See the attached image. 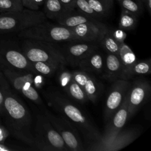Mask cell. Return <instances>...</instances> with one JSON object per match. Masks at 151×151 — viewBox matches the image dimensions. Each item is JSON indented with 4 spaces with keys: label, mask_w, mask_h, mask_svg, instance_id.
<instances>
[{
    "label": "cell",
    "mask_w": 151,
    "mask_h": 151,
    "mask_svg": "<svg viewBox=\"0 0 151 151\" xmlns=\"http://www.w3.org/2000/svg\"><path fill=\"white\" fill-rule=\"evenodd\" d=\"M3 113L9 132L14 137L33 147L32 118L25 104L14 94L6 82L4 87Z\"/></svg>",
    "instance_id": "6da1fadb"
},
{
    "label": "cell",
    "mask_w": 151,
    "mask_h": 151,
    "mask_svg": "<svg viewBox=\"0 0 151 151\" xmlns=\"http://www.w3.org/2000/svg\"><path fill=\"white\" fill-rule=\"evenodd\" d=\"M50 106L60 114L68 119L82 134L86 146L99 141L101 133L86 114L65 96L56 90H51L45 94Z\"/></svg>",
    "instance_id": "7a4b0ae2"
},
{
    "label": "cell",
    "mask_w": 151,
    "mask_h": 151,
    "mask_svg": "<svg viewBox=\"0 0 151 151\" xmlns=\"http://www.w3.org/2000/svg\"><path fill=\"white\" fill-rule=\"evenodd\" d=\"M20 38L50 43L79 41L71 28L47 21L18 32Z\"/></svg>",
    "instance_id": "3957f363"
},
{
    "label": "cell",
    "mask_w": 151,
    "mask_h": 151,
    "mask_svg": "<svg viewBox=\"0 0 151 151\" xmlns=\"http://www.w3.org/2000/svg\"><path fill=\"white\" fill-rule=\"evenodd\" d=\"M34 137L33 147L35 150L69 151L61 136L42 112L37 113Z\"/></svg>",
    "instance_id": "277c9868"
},
{
    "label": "cell",
    "mask_w": 151,
    "mask_h": 151,
    "mask_svg": "<svg viewBox=\"0 0 151 151\" xmlns=\"http://www.w3.org/2000/svg\"><path fill=\"white\" fill-rule=\"evenodd\" d=\"M42 11L24 8L18 11L0 13V34L19 32L47 21Z\"/></svg>",
    "instance_id": "5b68a950"
},
{
    "label": "cell",
    "mask_w": 151,
    "mask_h": 151,
    "mask_svg": "<svg viewBox=\"0 0 151 151\" xmlns=\"http://www.w3.org/2000/svg\"><path fill=\"white\" fill-rule=\"evenodd\" d=\"M21 50L31 62L47 61L67 65L63 51L54 43L25 39Z\"/></svg>",
    "instance_id": "8992f818"
},
{
    "label": "cell",
    "mask_w": 151,
    "mask_h": 151,
    "mask_svg": "<svg viewBox=\"0 0 151 151\" xmlns=\"http://www.w3.org/2000/svg\"><path fill=\"white\" fill-rule=\"evenodd\" d=\"M1 71L6 79L15 90L40 106L41 109L45 107L37 90L34 87L37 73L9 69H3Z\"/></svg>",
    "instance_id": "52a82bcc"
},
{
    "label": "cell",
    "mask_w": 151,
    "mask_h": 151,
    "mask_svg": "<svg viewBox=\"0 0 151 151\" xmlns=\"http://www.w3.org/2000/svg\"><path fill=\"white\" fill-rule=\"evenodd\" d=\"M42 113L61 136L69 150H85L79 131L68 119L61 114H53L45 107L42 109Z\"/></svg>",
    "instance_id": "ba28073f"
},
{
    "label": "cell",
    "mask_w": 151,
    "mask_h": 151,
    "mask_svg": "<svg viewBox=\"0 0 151 151\" xmlns=\"http://www.w3.org/2000/svg\"><path fill=\"white\" fill-rule=\"evenodd\" d=\"M9 69L34 72L31 62L22 50L12 42L0 41V70Z\"/></svg>",
    "instance_id": "9c48e42d"
},
{
    "label": "cell",
    "mask_w": 151,
    "mask_h": 151,
    "mask_svg": "<svg viewBox=\"0 0 151 151\" xmlns=\"http://www.w3.org/2000/svg\"><path fill=\"white\" fill-rule=\"evenodd\" d=\"M140 134L137 128L122 129L116 136L109 140H99L85 147V150L117 151L127 146L136 139Z\"/></svg>",
    "instance_id": "30bf717a"
},
{
    "label": "cell",
    "mask_w": 151,
    "mask_h": 151,
    "mask_svg": "<svg viewBox=\"0 0 151 151\" xmlns=\"http://www.w3.org/2000/svg\"><path fill=\"white\" fill-rule=\"evenodd\" d=\"M106 98L103 112L105 124L107 123L122 104L131 86L128 80L118 79L113 82Z\"/></svg>",
    "instance_id": "8fae6325"
},
{
    "label": "cell",
    "mask_w": 151,
    "mask_h": 151,
    "mask_svg": "<svg viewBox=\"0 0 151 151\" xmlns=\"http://www.w3.org/2000/svg\"><path fill=\"white\" fill-rule=\"evenodd\" d=\"M150 94V86L145 79L135 80L128 91V120L132 118L147 100Z\"/></svg>",
    "instance_id": "7c38bea8"
},
{
    "label": "cell",
    "mask_w": 151,
    "mask_h": 151,
    "mask_svg": "<svg viewBox=\"0 0 151 151\" xmlns=\"http://www.w3.org/2000/svg\"><path fill=\"white\" fill-rule=\"evenodd\" d=\"M99 47V44L94 42L71 41L62 51L67 64L77 67L80 61Z\"/></svg>",
    "instance_id": "4fadbf2b"
},
{
    "label": "cell",
    "mask_w": 151,
    "mask_h": 151,
    "mask_svg": "<svg viewBox=\"0 0 151 151\" xmlns=\"http://www.w3.org/2000/svg\"><path fill=\"white\" fill-rule=\"evenodd\" d=\"M65 66H61L57 71L59 84L71 99L81 104L86 103L88 99L86 92L74 80L71 71L67 70Z\"/></svg>",
    "instance_id": "5bb4252c"
},
{
    "label": "cell",
    "mask_w": 151,
    "mask_h": 151,
    "mask_svg": "<svg viewBox=\"0 0 151 151\" xmlns=\"http://www.w3.org/2000/svg\"><path fill=\"white\" fill-rule=\"evenodd\" d=\"M79 41L99 43L109 28L100 21L85 22L71 28Z\"/></svg>",
    "instance_id": "9a60e30c"
},
{
    "label": "cell",
    "mask_w": 151,
    "mask_h": 151,
    "mask_svg": "<svg viewBox=\"0 0 151 151\" xmlns=\"http://www.w3.org/2000/svg\"><path fill=\"white\" fill-rule=\"evenodd\" d=\"M127 94L128 92L120 107L116 110L109 122L106 124L104 131L101 134V140L113 138L123 129L128 120Z\"/></svg>",
    "instance_id": "2e32d148"
},
{
    "label": "cell",
    "mask_w": 151,
    "mask_h": 151,
    "mask_svg": "<svg viewBox=\"0 0 151 151\" xmlns=\"http://www.w3.org/2000/svg\"><path fill=\"white\" fill-rule=\"evenodd\" d=\"M74 80L86 92L88 100L95 103L100 97L102 87L98 80L89 73L81 70L71 71Z\"/></svg>",
    "instance_id": "e0dca14e"
},
{
    "label": "cell",
    "mask_w": 151,
    "mask_h": 151,
    "mask_svg": "<svg viewBox=\"0 0 151 151\" xmlns=\"http://www.w3.org/2000/svg\"><path fill=\"white\" fill-rule=\"evenodd\" d=\"M99 49V48H98ZM98 49L90 53L78 63L77 67L81 71L102 74L104 67L105 57Z\"/></svg>",
    "instance_id": "ac0fdd59"
},
{
    "label": "cell",
    "mask_w": 151,
    "mask_h": 151,
    "mask_svg": "<svg viewBox=\"0 0 151 151\" xmlns=\"http://www.w3.org/2000/svg\"><path fill=\"white\" fill-rule=\"evenodd\" d=\"M122 71V65L119 55L107 53L102 77L105 80L114 82L119 79Z\"/></svg>",
    "instance_id": "d6986e66"
},
{
    "label": "cell",
    "mask_w": 151,
    "mask_h": 151,
    "mask_svg": "<svg viewBox=\"0 0 151 151\" xmlns=\"http://www.w3.org/2000/svg\"><path fill=\"white\" fill-rule=\"evenodd\" d=\"M94 21L97 20L85 15L75 9L73 10L65 11L55 20L57 23L69 28Z\"/></svg>",
    "instance_id": "ffe728a7"
},
{
    "label": "cell",
    "mask_w": 151,
    "mask_h": 151,
    "mask_svg": "<svg viewBox=\"0 0 151 151\" xmlns=\"http://www.w3.org/2000/svg\"><path fill=\"white\" fill-rule=\"evenodd\" d=\"M119 57L122 65V71L119 79L137 61L136 57L131 48L124 42L120 43Z\"/></svg>",
    "instance_id": "44dd1931"
},
{
    "label": "cell",
    "mask_w": 151,
    "mask_h": 151,
    "mask_svg": "<svg viewBox=\"0 0 151 151\" xmlns=\"http://www.w3.org/2000/svg\"><path fill=\"white\" fill-rule=\"evenodd\" d=\"M150 63L151 60L150 58L140 61H136L120 79L129 80L135 76L149 74L151 71Z\"/></svg>",
    "instance_id": "7402d4cb"
},
{
    "label": "cell",
    "mask_w": 151,
    "mask_h": 151,
    "mask_svg": "<svg viewBox=\"0 0 151 151\" xmlns=\"http://www.w3.org/2000/svg\"><path fill=\"white\" fill-rule=\"evenodd\" d=\"M32 67L35 73L43 77H51L57 73L60 68L63 66L60 64L47 61L31 62Z\"/></svg>",
    "instance_id": "603a6c76"
},
{
    "label": "cell",
    "mask_w": 151,
    "mask_h": 151,
    "mask_svg": "<svg viewBox=\"0 0 151 151\" xmlns=\"http://www.w3.org/2000/svg\"><path fill=\"white\" fill-rule=\"evenodd\" d=\"M67 11L58 0H45L44 2V14L47 18L55 21Z\"/></svg>",
    "instance_id": "cb8c5ba5"
},
{
    "label": "cell",
    "mask_w": 151,
    "mask_h": 151,
    "mask_svg": "<svg viewBox=\"0 0 151 151\" xmlns=\"http://www.w3.org/2000/svg\"><path fill=\"white\" fill-rule=\"evenodd\" d=\"M120 43L114 38L110 30L108 29L107 32L99 42L100 47L107 52L119 55L120 50Z\"/></svg>",
    "instance_id": "d4e9b609"
},
{
    "label": "cell",
    "mask_w": 151,
    "mask_h": 151,
    "mask_svg": "<svg viewBox=\"0 0 151 151\" xmlns=\"http://www.w3.org/2000/svg\"><path fill=\"white\" fill-rule=\"evenodd\" d=\"M87 1L102 19L109 14L114 5V0H87Z\"/></svg>",
    "instance_id": "484cf974"
},
{
    "label": "cell",
    "mask_w": 151,
    "mask_h": 151,
    "mask_svg": "<svg viewBox=\"0 0 151 151\" xmlns=\"http://www.w3.org/2000/svg\"><path fill=\"white\" fill-rule=\"evenodd\" d=\"M137 17L130 12L122 8L119 23V28L124 31H129L136 28Z\"/></svg>",
    "instance_id": "4316f807"
},
{
    "label": "cell",
    "mask_w": 151,
    "mask_h": 151,
    "mask_svg": "<svg viewBox=\"0 0 151 151\" xmlns=\"http://www.w3.org/2000/svg\"><path fill=\"white\" fill-rule=\"evenodd\" d=\"M122 8H123L137 17L140 15L144 10V5L140 0H117Z\"/></svg>",
    "instance_id": "83f0119b"
},
{
    "label": "cell",
    "mask_w": 151,
    "mask_h": 151,
    "mask_svg": "<svg viewBox=\"0 0 151 151\" xmlns=\"http://www.w3.org/2000/svg\"><path fill=\"white\" fill-rule=\"evenodd\" d=\"M74 8L78 12L90 18L98 21H100L102 19L101 17L93 10L87 0H75Z\"/></svg>",
    "instance_id": "f1b7e54d"
},
{
    "label": "cell",
    "mask_w": 151,
    "mask_h": 151,
    "mask_svg": "<svg viewBox=\"0 0 151 151\" xmlns=\"http://www.w3.org/2000/svg\"><path fill=\"white\" fill-rule=\"evenodd\" d=\"M24 8L21 0H0V13L18 11Z\"/></svg>",
    "instance_id": "f546056e"
},
{
    "label": "cell",
    "mask_w": 151,
    "mask_h": 151,
    "mask_svg": "<svg viewBox=\"0 0 151 151\" xmlns=\"http://www.w3.org/2000/svg\"><path fill=\"white\" fill-rule=\"evenodd\" d=\"M45 0H21L24 8L34 11H38L40 6L44 4Z\"/></svg>",
    "instance_id": "4dcf8cb0"
},
{
    "label": "cell",
    "mask_w": 151,
    "mask_h": 151,
    "mask_svg": "<svg viewBox=\"0 0 151 151\" xmlns=\"http://www.w3.org/2000/svg\"><path fill=\"white\" fill-rule=\"evenodd\" d=\"M6 82L7 80L0 70V114H2L3 113V106L4 100V87Z\"/></svg>",
    "instance_id": "1f68e13d"
},
{
    "label": "cell",
    "mask_w": 151,
    "mask_h": 151,
    "mask_svg": "<svg viewBox=\"0 0 151 151\" xmlns=\"http://www.w3.org/2000/svg\"><path fill=\"white\" fill-rule=\"evenodd\" d=\"M111 33L112 34L114 38L120 44L122 42H124V40L126 38V33L124 32V30L118 28V29H115L113 30H110Z\"/></svg>",
    "instance_id": "d6a6232c"
},
{
    "label": "cell",
    "mask_w": 151,
    "mask_h": 151,
    "mask_svg": "<svg viewBox=\"0 0 151 151\" xmlns=\"http://www.w3.org/2000/svg\"><path fill=\"white\" fill-rule=\"evenodd\" d=\"M66 10L74 9L75 0H58Z\"/></svg>",
    "instance_id": "836d02e7"
},
{
    "label": "cell",
    "mask_w": 151,
    "mask_h": 151,
    "mask_svg": "<svg viewBox=\"0 0 151 151\" xmlns=\"http://www.w3.org/2000/svg\"><path fill=\"white\" fill-rule=\"evenodd\" d=\"M9 132L6 127L0 124V143H4L5 139L7 138Z\"/></svg>",
    "instance_id": "e575fe53"
},
{
    "label": "cell",
    "mask_w": 151,
    "mask_h": 151,
    "mask_svg": "<svg viewBox=\"0 0 151 151\" xmlns=\"http://www.w3.org/2000/svg\"><path fill=\"white\" fill-rule=\"evenodd\" d=\"M9 150H11V149H9L6 146H5L4 143H0V151H9Z\"/></svg>",
    "instance_id": "d590c367"
},
{
    "label": "cell",
    "mask_w": 151,
    "mask_h": 151,
    "mask_svg": "<svg viewBox=\"0 0 151 151\" xmlns=\"http://www.w3.org/2000/svg\"><path fill=\"white\" fill-rule=\"evenodd\" d=\"M141 1H142V2L143 3V5H144V3L145 2V1H146V0H140ZM145 7V6H144Z\"/></svg>",
    "instance_id": "8d00e7d4"
}]
</instances>
